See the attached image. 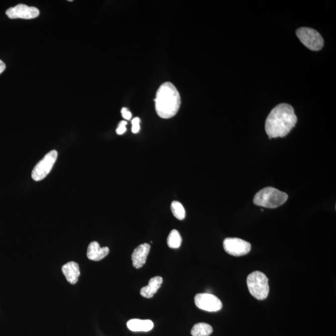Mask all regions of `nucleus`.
<instances>
[{
	"instance_id": "nucleus-13",
	"label": "nucleus",
	"mask_w": 336,
	"mask_h": 336,
	"mask_svg": "<svg viewBox=\"0 0 336 336\" xmlns=\"http://www.w3.org/2000/svg\"><path fill=\"white\" fill-rule=\"evenodd\" d=\"M127 327L133 332H148L154 327V323L151 320L133 319L128 320Z\"/></svg>"
},
{
	"instance_id": "nucleus-7",
	"label": "nucleus",
	"mask_w": 336,
	"mask_h": 336,
	"mask_svg": "<svg viewBox=\"0 0 336 336\" xmlns=\"http://www.w3.org/2000/svg\"><path fill=\"white\" fill-rule=\"evenodd\" d=\"M223 246L225 251L234 257H241L248 254L251 250V244L239 238H227Z\"/></svg>"
},
{
	"instance_id": "nucleus-15",
	"label": "nucleus",
	"mask_w": 336,
	"mask_h": 336,
	"mask_svg": "<svg viewBox=\"0 0 336 336\" xmlns=\"http://www.w3.org/2000/svg\"><path fill=\"white\" fill-rule=\"evenodd\" d=\"M213 332V327L204 322L197 323L191 329L193 336H209Z\"/></svg>"
},
{
	"instance_id": "nucleus-3",
	"label": "nucleus",
	"mask_w": 336,
	"mask_h": 336,
	"mask_svg": "<svg viewBox=\"0 0 336 336\" xmlns=\"http://www.w3.org/2000/svg\"><path fill=\"white\" fill-rule=\"evenodd\" d=\"M288 198V196L285 193L272 187H267L256 194L253 204L265 208L275 209L282 206Z\"/></svg>"
},
{
	"instance_id": "nucleus-1",
	"label": "nucleus",
	"mask_w": 336,
	"mask_h": 336,
	"mask_svg": "<svg viewBox=\"0 0 336 336\" xmlns=\"http://www.w3.org/2000/svg\"><path fill=\"white\" fill-rule=\"evenodd\" d=\"M297 117L292 106L280 103L271 111L265 122V131L269 138L285 136L294 127Z\"/></svg>"
},
{
	"instance_id": "nucleus-4",
	"label": "nucleus",
	"mask_w": 336,
	"mask_h": 336,
	"mask_svg": "<svg viewBox=\"0 0 336 336\" xmlns=\"http://www.w3.org/2000/svg\"><path fill=\"white\" fill-rule=\"evenodd\" d=\"M248 289L250 294L258 300L267 298L270 292L268 278L264 273L259 271H253L247 279Z\"/></svg>"
},
{
	"instance_id": "nucleus-20",
	"label": "nucleus",
	"mask_w": 336,
	"mask_h": 336,
	"mask_svg": "<svg viewBox=\"0 0 336 336\" xmlns=\"http://www.w3.org/2000/svg\"><path fill=\"white\" fill-rule=\"evenodd\" d=\"M121 115H122V117L127 120H130L131 116H132L130 111H129L127 108L125 107L122 108V109L121 110Z\"/></svg>"
},
{
	"instance_id": "nucleus-21",
	"label": "nucleus",
	"mask_w": 336,
	"mask_h": 336,
	"mask_svg": "<svg viewBox=\"0 0 336 336\" xmlns=\"http://www.w3.org/2000/svg\"><path fill=\"white\" fill-rule=\"evenodd\" d=\"M5 69H6V66H5L4 62L0 60V74L3 73V72L5 71Z\"/></svg>"
},
{
	"instance_id": "nucleus-8",
	"label": "nucleus",
	"mask_w": 336,
	"mask_h": 336,
	"mask_svg": "<svg viewBox=\"0 0 336 336\" xmlns=\"http://www.w3.org/2000/svg\"><path fill=\"white\" fill-rule=\"evenodd\" d=\"M195 302L199 309L208 312L219 311L222 307V303L219 298L210 293L196 294Z\"/></svg>"
},
{
	"instance_id": "nucleus-17",
	"label": "nucleus",
	"mask_w": 336,
	"mask_h": 336,
	"mask_svg": "<svg viewBox=\"0 0 336 336\" xmlns=\"http://www.w3.org/2000/svg\"><path fill=\"white\" fill-rule=\"evenodd\" d=\"M172 213L176 218L180 221L185 219L186 217V211L182 204L180 202L175 201H173L171 205Z\"/></svg>"
},
{
	"instance_id": "nucleus-16",
	"label": "nucleus",
	"mask_w": 336,
	"mask_h": 336,
	"mask_svg": "<svg viewBox=\"0 0 336 336\" xmlns=\"http://www.w3.org/2000/svg\"><path fill=\"white\" fill-rule=\"evenodd\" d=\"M167 244L171 249H178L182 244V237L177 230H173L167 237Z\"/></svg>"
},
{
	"instance_id": "nucleus-2",
	"label": "nucleus",
	"mask_w": 336,
	"mask_h": 336,
	"mask_svg": "<svg viewBox=\"0 0 336 336\" xmlns=\"http://www.w3.org/2000/svg\"><path fill=\"white\" fill-rule=\"evenodd\" d=\"M154 102L157 115L161 118L168 119L177 115L182 101L177 87L166 82L157 90Z\"/></svg>"
},
{
	"instance_id": "nucleus-12",
	"label": "nucleus",
	"mask_w": 336,
	"mask_h": 336,
	"mask_svg": "<svg viewBox=\"0 0 336 336\" xmlns=\"http://www.w3.org/2000/svg\"><path fill=\"white\" fill-rule=\"evenodd\" d=\"M62 271L67 281L72 285H75L78 281L81 275L78 263L75 262L67 263L62 267Z\"/></svg>"
},
{
	"instance_id": "nucleus-10",
	"label": "nucleus",
	"mask_w": 336,
	"mask_h": 336,
	"mask_svg": "<svg viewBox=\"0 0 336 336\" xmlns=\"http://www.w3.org/2000/svg\"><path fill=\"white\" fill-rule=\"evenodd\" d=\"M150 247V245L145 243V244L139 245L134 249L131 255L132 264L134 268H140L145 264Z\"/></svg>"
},
{
	"instance_id": "nucleus-6",
	"label": "nucleus",
	"mask_w": 336,
	"mask_h": 336,
	"mask_svg": "<svg viewBox=\"0 0 336 336\" xmlns=\"http://www.w3.org/2000/svg\"><path fill=\"white\" fill-rule=\"evenodd\" d=\"M58 151L52 150L48 152L43 158L36 164L32 172V178L35 182H40L50 174L58 158Z\"/></svg>"
},
{
	"instance_id": "nucleus-5",
	"label": "nucleus",
	"mask_w": 336,
	"mask_h": 336,
	"mask_svg": "<svg viewBox=\"0 0 336 336\" xmlns=\"http://www.w3.org/2000/svg\"><path fill=\"white\" fill-rule=\"evenodd\" d=\"M296 33L301 42L310 50L319 51L324 45V40L321 35L312 28H299Z\"/></svg>"
},
{
	"instance_id": "nucleus-9",
	"label": "nucleus",
	"mask_w": 336,
	"mask_h": 336,
	"mask_svg": "<svg viewBox=\"0 0 336 336\" xmlns=\"http://www.w3.org/2000/svg\"><path fill=\"white\" fill-rule=\"evenodd\" d=\"M6 15L10 19L31 20L37 18L40 11L37 8L20 4L7 10Z\"/></svg>"
},
{
	"instance_id": "nucleus-14",
	"label": "nucleus",
	"mask_w": 336,
	"mask_h": 336,
	"mask_svg": "<svg viewBox=\"0 0 336 336\" xmlns=\"http://www.w3.org/2000/svg\"><path fill=\"white\" fill-rule=\"evenodd\" d=\"M162 281L163 280L161 276H155L151 278L148 285L141 289V295L146 298H151L161 287Z\"/></svg>"
},
{
	"instance_id": "nucleus-18",
	"label": "nucleus",
	"mask_w": 336,
	"mask_h": 336,
	"mask_svg": "<svg viewBox=\"0 0 336 336\" xmlns=\"http://www.w3.org/2000/svg\"><path fill=\"white\" fill-rule=\"evenodd\" d=\"M140 121V119L138 117L133 118V120L131 121V123H132V128H131V130H132L133 133H138L139 131V129H140V126H139Z\"/></svg>"
},
{
	"instance_id": "nucleus-11",
	"label": "nucleus",
	"mask_w": 336,
	"mask_h": 336,
	"mask_svg": "<svg viewBox=\"0 0 336 336\" xmlns=\"http://www.w3.org/2000/svg\"><path fill=\"white\" fill-rule=\"evenodd\" d=\"M109 252L107 247H100L99 243L92 242L88 247L87 256L89 260L97 262L107 257Z\"/></svg>"
},
{
	"instance_id": "nucleus-19",
	"label": "nucleus",
	"mask_w": 336,
	"mask_h": 336,
	"mask_svg": "<svg viewBox=\"0 0 336 336\" xmlns=\"http://www.w3.org/2000/svg\"><path fill=\"white\" fill-rule=\"evenodd\" d=\"M126 124H127V122L125 121H121L120 123H119L118 128L117 130H116V132H117L119 135H121V134H123L125 132L126 130Z\"/></svg>"
}]
</instances>
